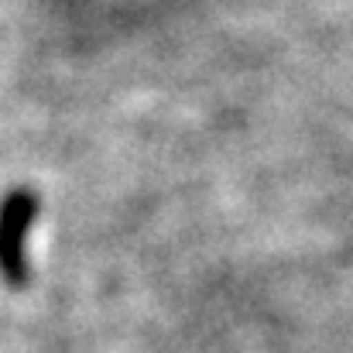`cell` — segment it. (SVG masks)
<instances>
[{"label": "cell", "mask_w": 353, "mask_h": 353, "mask_svg": "<svg viewBox=\"0 0 353 353\" xmlns=\"http://www.w3.org/2000/svg\"><path fill=\"white\" fill-rule=\"evenodd\" d=\"M38 220V196L31 189H14L0 199V278L10 288H24L28 271V236Z\"/></svg>", "instance_id": "1"}]
</instances>
